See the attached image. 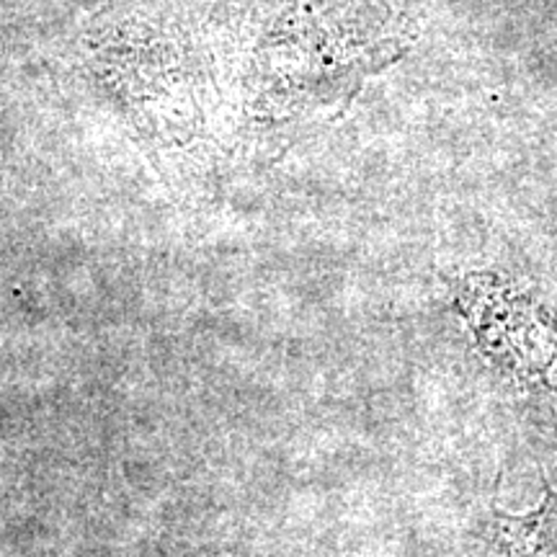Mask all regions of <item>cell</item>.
Masks as SVG:
<instances>
[{
	"label": "cell",
	"mask_w": 557,
	"mask_h": 557,
	"mask_svg": "<svg viewBox=\"0 0 557 557\" xmlns=\"http://www.w3.org/2000/svg\"><path fill=\"white\" fill-rule=\"evenodd\" d=\"M246 88L269 124L346 107L406 54L385 0H248Z\"/></svg>",
	"instance_id": "6da1fadb"
},
{
	"label": "cell",
	"mask_w": 557,
	"mask_h": 557,
	"mask_svg": "<svg viewBox=\"0 0 557 557\" xmlns=\"http://www.w3.org/2000/svg\"><path fill=\"white\" fill-rule=\"evenodd\" d=\"M455 299L500 367L519 380L557 387V323L545 310L491 276L457 282Z\"/></svg>",
	"instance_id": "7a4b0ae2"
},
{
	"label": "cell",
	"mask_w": 557,
	"mask_h": 557,
	"mask_svg": "<svg viewBox=\"0 0 557 557\" xmlns=\"http://www.w3.org/2000/svg\"><path fill=\"white\" fill-rule=\"evenodd\" d=\"M529 545L545 557H557V493L549 491L545 504L529 517L519 519Z\"/></svg>",
	"instance_id": "3957f363"
}]
</instances>
